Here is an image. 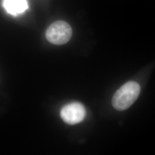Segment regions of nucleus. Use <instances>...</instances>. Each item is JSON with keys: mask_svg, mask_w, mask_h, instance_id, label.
<instances>
[{"mask_svg": "<svg viewBox=\"0 0 155 155\" xmlns=\"http://www.w3.org/2000/svg\"><path fill=\"white\" fill-rule=\"evenodd\" d=\"M72 34V28L67 22L58 21L52 23L47 29L45 36L51 43L62 45L70 40Z\"/></svg>", "mask_w": 155, "mask_h": 155, "instance_id": "2", "label": "nucleus"}, {"mask_svg": "<svg viewBox=\"0 0 155 155\" xmlns=\"http://www.w3.org/2000/svg\"><path fill=\"white\" fill-rule=\"evenodd\" d=\"M140 93V86L134 81L124 84L118 89L112 99V105L117 110H125L136 101Z\"/></svg>", "mask_w": 155, "mask_h": 155, "instance_id": "1", "label": "nucleus"}, {"mask_svg": "<svg viewBox=\"0 0 155 155\" xmlns=\"http://www.w3.org/2000/svg\"><path fill=\"white\" fill-rule=\"evenodd\" d=\"M2 6L8 13L15 16L22 14L28 8L27 0H3Z\"/></svg>", "mask_w": 155, "mask_h": 155, "instance_id": "4", "label": "nucleus"}, {"mask_svg": "<svg viewBox=\"0 0 155 155\" xmlns=\"http://www.w3.org/2000/svg\"><path fill=\"white\" fill-rule=\"evenodd\" d=\"M86 114L84 106L79 102L68 104L63 107L61 117L63 121L69 125H75L84 119Z\"/></svg>", "mask_w": 155, "mask_h": 155, "instance_id": "3", "label": "nucleus"}]
</instances>
